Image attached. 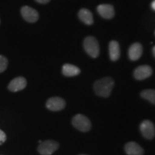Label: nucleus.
Listing matches in <instances>:
<instances>
[{
    "label": "nucleus",
    "mask_w": 155,
    "mask_h": 155,
    "mask_svg": "<svg viewBox=\"0 0 155 155\" xmlns=\"http://www.w3.org/2000/svg\"><path fill=\"white\" fill-rule=\"evenodd\" d=\"M114 86L113 79L110 77H106L96 81L94 85V88L98 96L107 98L111 94Z\"/></svg>",
    "instance_id": "nucleus-1"
},
{
    "label": "nucleus",
    "mask_w": 155,
    "mask_h": 155,
    "mask_svg": "<svg viewBox=\"0 0 155 155\" xmlns=\"http://www.w3.org/2000/svg\"><path fill=\"white\" fill-rule=\"evenodd\" d=\"M83 47L91 57L96 58L99 55V45L96 39L94 37L89 36L85 38L83 41Z\"/></svg>",
    "instance_id": "nucleus-2"
},
{
    "label": "nucleus",
    "mask_w": 155,
    "mask_h": 155,
    "mask_svg": "<svg viewBox=\"0 0 155 155\" xmlns=\"http://www.w3.org/2000/svg\"><path fill=\"white\" fill-rule=\"evenodd\" d=\"M73 127L83 132L88 131L91 128V123L90 120L83 114H77L72 119Z\"/></svg>",
    "instance_id": "nucleus-3"
},
{
    "label": "nucleus",
    "mask_w": 155,
    "mask_h": 155,
    "mask_svg": "<svg viewBox=\"0 0 155 155\" xmlns=\"http://www.w3.org/2000/svg\"><path fill=\"white\" fill-rule=\"evenodd\" d=\"M59 144L53 140H46L40 142L38 151L41 155H51L58 150Z\"/></svg>",
    "instance_id": "nucleus-4"
},
{
    "label": "nucleus",
    "mask_w": 155,
    "mask_h": 155,
    "mask_svg": "<svg viewBox=\"0 0 155 155\" xmlns=\"http://www.w3.org/2000/svg\"><path fill=\"white\" fill-rule=\"evenodd\" d=\"M141 134L147 139H152L155 136V127L153 123L150 120H144L140 125Z\"/></svg>",
    "instance_id": "nucleus-5"
},
{
    "label": "nucleus",
    "mask_w": 155,
    "mask_h": 155,
    "mask_svg": "<svg viewBox=\"0 0 155 155\" xmlns=\"http://www.w3.org/2000/svg\"><path fill=\"white\" fill-rule=\"evenodd\" d=\"M46 107L52 111H59L65 107V101L61 97H52L46 102Z\"/></svg>",
    "instance_id": "nucleus-6"
},
{
    "label": "nucleus",
    "mask_w": 155,
    "mask_h": 155,
    "mask_svg": "<svg viewBox=\"0 0 155 155\" xmlns=\"http://www.w3.org/2000/svg\"><path fill=\"white\" fill-rule=\"evenodd\" d=\"M21 14L23 18L28 22H35L39 18L38 12L35 9L28 6H25L21 9Z\"/></svg>",
    "instance_id": "nucleus-7"
},
{
    "label": "nucleus",
    "mask_w": 155,
    "mask_h": 155,
    "mask_svg": "<svg viewBox=\"0 0 155 155\" xmlns=\"http://www.w3.org/2000/svg\"><path fill=\"white\" fill-rule=\"evenodd\" d=\"M152 74V68L149 65H140L135 69L134 72V76L137 80H144L150 77Z\"/></svg>",
    "instance_id": "nucleus-8"
},
{
    "label": "nucleus",
    "mask_w": 155,
    "mask_h": 155,
    "mask_svg": "<svg viewBox=\"0 0 155 155\" xmlns=\"http://www.w3.org/2000/svg\"><path fill=\"white\" fill-rule=\"evenodd\" d=\"M27 81L23 77H17L13 79L8 85V89L12 92H17L25 88Z\"/></svg>",
    "instance_id": "nucleus-9"
},
{
    "label": "nucleus",
    "mask_w": 155,
    "mask_h": 155,
    "mask_svg": "<svg viewBox=\"0 0 155 155\" xmlns=\"http://www.w3.org/2000/svg\"><path fill=\"white\" fill-rule=\"evenodd\" d=\"M97 11L98 14L101 16L103 18L105 19H111L114 17L115 11H114V7L111 5H100L97 7Z\"/></svg>",
    "instance_id": "nucleus-10"
},
{
    "label": "nucleus",
    "mask_w": 155,
    "mask_h": 155,
    "mask_svg": "<svg viewBox=\"0 0 155 155\" xmlns=\"http://www.w3.org/2000/svg\"><path fill=\"white\" fill-rule=\"evenodd\" d=\"M125 152L128 155H143L144 150L137 143L130 141L125 145Z\"/></svg>",
    "instance_id": "nucleus-11"
},
{
    "label": "nucleus",
    "mask_w": 155,
    "mask_h": 155,
    "mask_svg": "<svg viewBox=\"0 0 155 155\" xmlns=\"http://www.w3.org/2000/svg\"><path fill=\"white\" fill-rule=\"evenodd\" d=\"M143 48L141 44L134 43L131 45L129 49V57L131 61H137L139 59L142 54Z\"/></svg>",
    "instance_id": "nucleus-12"
},
{
    "label": "nucleus",
    "mask_w": 155,
    "mask_h": 155,
    "mask_svg": "<svg viewBox=\"0 0 155 155\" xmlns=\"http://www.w3.org/2000/svg\"><path fill=\"white\" fill-rule=\"evenodd\" d=\"M108 50H109L110 58L112 61H116L119 60L121 55V51H120L119 45L117 42L115 40H112L110 42Z\"/></svg>",
    "instance_id": "nucleus-13"
},
{
    "label": "nucleus",
    "mask_w": 155,
    "mask_h": 155,
    "mask_svg": "<svg viewBox=\"0 0 155 155\" xmlns=\"http://www.w3.org/2000/svg\"><path fill=\"white\" fill-rule=\"evenodd\" d=\"M62 72L63 74L65 76L68 77H73L76 76L81 73L80 69L78 68L75 66V65H71V64H65L63 66V69H62Z\"/></svg>",
    "instance_id": "nucleus-14"
},
{
    "label": "nucleus",
    "mask_w": 155,
    "mask_h": 155,
    "mask_svg": "<svg viewBox=\"0 0 155 155\" xmlns=\"http://www.w3.org/2000/svg\"><path fill=\"white\" fill-rule=\"evenodd\" d=\"M79 18L86 25H92L94 22V17L92 13L87 9H81L78 12Z\"/></svg>",
    "instance_id": "nucleus-15"
},
{
    "label": "nucleus",
    "mask_w": 155,
    "mask_h": 155,
    "mask_svg": "<svg viewBox=\"0 0 155 155\" xmlns=\"http://www.w3.org/2000/svg\"><path fill=\"white\" fill-rule=\"evenodd\" d=\"M141 96L152 104H155V90L154 89L144 90L141 93Z\"/></svg>",
    "instance_id": "nucleus-16"
},
{
    "label": "nucleus",
    "mask_w": 155,
    "mask_h": 155,
    "mask_svg": "<svg viewBox=\"0 0 155 155\" xmlns=\"http://www.w3.org/2000/svg\"><path fill=\"white\" fill-rule=\"evenodd\" d=\"M8 60L2 55H0V73L4 72L7 68Z\"/></svg>",
    "instance_id": "nucleus-17"
},
{
    "label": "nucleus",
    "mask_w": 155,
    "mask_h": 155,
    "mask_svg": "<svg viewBox=\"0 0 155 155\" xmlns=\"http://www.w3.org/2000/svg\"><path fill=\"white\" fill-rule=\"evenodd\" d=\"M7 140V135L2 130L0 129V145L3 144Z\"/></svg>",
    "instance_id": "nucleus-18"
},
{
    "label": "nucleus",
    "mask_w": 155,
    "mask_h": 155,
    "mask_svg": "<svg viewBox=\"0 0 155 155\" xmlns=\"http://www.w3.org/2000/svg\"><path fill=\"white\" fill-rule=\"evenodd\" d=\"M35 1H37L38 3H40V4H47L49 2L50 0H35Z\"/></svg>",
    "instance_id": "nucleus-19"
},
{
    "label": "nucleus",
    "mask_w": 155,
    "mask_h": 155,
    "mask_svg": "<svg viewBox=\"0 0 155 155\" xmlns=\"http://www.w3.org/2000/svg\"><path fill=\"white\" fill-rule=\"evenodd\" d=\"M152 9H154V10H155V0H154V1L152 2Z\"/></svg>",
    "instance_id": "nucleus-20"
},
{
    "label": "nucleus",
    "mask_w": 155,
    "mask_h": 155,
    "mask_svg": "<svg viewBox=\"0 0 155 155\" xmlns=\"http://www.w3.org/2000/svg\"><path fill=\"white\" fill-rule=\"evenodd\" d=\"M152 52H153V54H154V57H155V46H154V48H153Z\"/></svg>",
    "instance_id": "nucleus-21"
},
{
    "label": "nucleus",
    "mask_w": 155,
    "mask_h": 155,
    "mask_svg": "<svg viewBox=\"0 0 155 155\" xmlns=\"http://www.w3.org/2000/svg\"><path fill=\"white\" fill-rule=\"evenodd\" d=\"M79 155H86V154H79Z\"/></svg>",
    "instance_id": "nucleus-22"
}]
</instances>
